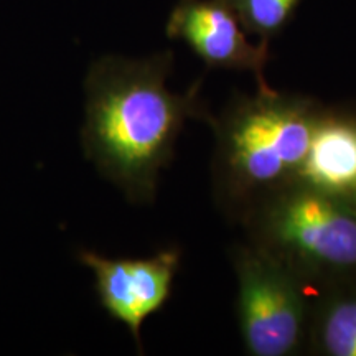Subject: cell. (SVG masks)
<instances>
[{"instance_id": "10", "label": "cell", "mask_w": 356, "mask_h": 356, "mask_svg": "<svg viewBox=\"0 0 356 356\" xmlns=\"http://www.w3.org/2000/svg\"><path fill=\"white\" fill-rule=\"evenodd\" d=\"M351 204H353V207L356 208V193H355V197L353 198H351V202H350Z\"/></svg>"}, {"instance_id": "1", "label": "cell", "mask_w": 356, "mask_h": 356, "mask_svg": "<svg viewBox=\"0 0 356 356\" xmlns=\"http://www.w3.org/2000/svg\"><path fill=\"white\" fill-rule=\"evenodd\" d=\"M170 50L147 58L102 56L88 71L81 140L88 159L132 203H152L186 119H207L198 84L186 95L167 86Z\"/></svg>"}, {"instance_id": "7", "label": "cell", "mask_w": 356, "mask_h": 356, "mask_svg": "<svg viewBox=\"0 0 356 356\" xmlns=\"http://www.w3.org/2000/svg\"><path fill=\"white\" fill-rule=\"evenodd\" d=\"M297 181L351 202L356 193V114L325 109Z\"/></svg>"}, {"instance_id": "3", "label": "cell", "mask_w": 356, "mask_h": 356, "mask_svg": "<svg viewBox=\"0 0 356 356\" xmlns=\"http://www.w3.org/2000/svg\"><path fill=\"white\" fill-rule=\"evenodd\" d=\"M251 244L305 287L356 282V208L348 200L292 181L244 216Z\"/></svg>"}, {"instance_id": "9", "label": "cell", "mask_w": 356, "mask_h": 356, "mask_svg": "<svg viewBox=\"0 0 356 356\" xmlns=\"http://www.w3.org/2000/svg\"><path fill=\"white\" fill-rule=\"evenodd\" d=\"M248 33L269 43L282 33L302 0H228Z\"/></svg>"}, {"instance_id": "8", "label": "cell", "mask_w": 356, "mask_h": 356, "mask_svg": "<svg viewBox=\"0 0 356 356\" xmlns=\"http://www.w3.org/2000/svg\"><path fill=\"white\" fill-rule=\"evenodd\" d=\"M307 340L317 355L356 356V282L325 287L310 307Z\"/></svg>"}, {"instance_id": "5", "label": "cell", "mask_w": 356, "mask_h": 356, "mask_svg": "<svg viewBox=\"0 0 356 356\" xmlns=\"http://www.w3.org/2000/svg\"><path fill=\"white\" fill-rule=\"evenodd\" d=\"M172 40H181L208 68L251 71L257 88L267 89L269 43H251L228 0H178L165 25Z\"/></svg>"}, {"instance_id": "4", "label": "cell", "mask_w": 356, "mask_h": 356, "mask_svg": "<svg viewBox=\"0 0 356 356\" xmlns=\"http://www.w3.org/2000/svg\"><path fill=\"white\" fill-rule=\"evenodd\" d=\"M238 318L244 348L252 356H289L307 340L310 305L305 286L261 249L236 248Z\"/></svg>"}, {"instance_id": "2", "label": "cell", "mask_w": 356, "mask_h": 356, "mask_svg": "<svg viewBox=\"0 0 356 356\" xmlns=\"http://www.w3.org/2000/svg\"><path fill=\"white\" fill-rule=\"evenodd\" d=\"M323 106L312 97L257 88L238 95L218 118L211 175L220 207L244 220L261 200L297 180Z\"/></svg>"}, {"instance_id": "6", "label": "cell", "mask_w": 356, "mask_h": 356, "mask_svg": "<svg viewBox=\"0 0 356 356\" xmlns=\"http://www.w3.org/2000/svg\"><path fill=\"white\" fill-rule=\"evenodd\" d=\"M78 259L95 273L96 292L104 310L126 325L142 348V323L170 297L180 264L178 251L167 249L149 259H108L92 251H79Z\"/></svg>"}]
</instances>
